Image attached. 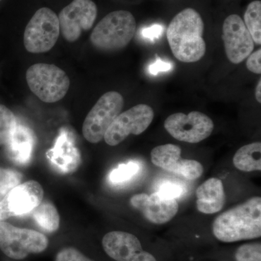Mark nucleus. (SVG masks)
Listing matches in <instances>:
<instances>
[{
    "instance_id": "1",
    "label": "nucleus",
    "mask_w": 261,
    "mask_h": 261,
    "mask_svg": "<svg viewBox=\"0 0 261 261\" xmlns=\"http://www.w3.org/2000/svg\"><path fill=\"white\" fill-rule=\"evenodd\" d=\"M205 24L200 13L186 8L175 15L168 25L166 37L173 56L183 63L200 61L206 53Z\"/></svg>"
},
{
    "instance_id": "2",
    "label": "nucleus",
    "mask_w": 261,
    "mask_h": 261,
    "mask_svg": "<svg viewBox=\"0 0 261 261\" xmlns=\"http://www.w3.org/2000/svg\"><path fill=\"white\" fill-rule=\"evenodd\" d=\"M212 228L214 236L223 243L260 238V197H251L220 214L213 223Z\"/></svg>"
},
{
    "instance_id": "3",
    "label": "nucleus",
    "mask_w": 261,
    "mask_h": 261,
    "mask_svg": "<svg viewBox=\"0 0 261 261\" xmlns=\"http://www.w3.org/2000/svg\"><path fill=\"white\" fill-rule=\"evenodd\" d=\"M137 23L126 10L111 12L97 24L90 36V42L98 50L111 53L128 45L135 37Z\"/></svg>"
},
{
    "instance_id": "4",
    "label": "nucleus",
    "mask_w": 261,
    "mask_h": 261,
    "mask_svg": "<svg viewBox=\"0 0 261 261\" xmlns=\"http://www.w3.org/2000/svg\"><path fill=\"white\" fill-rule=\"evenodd\" d=\"M25 79L30 90L46 103L61 100L70 88L69 77L64 70L53 64L32 65L27 70Z\"/></svg>"
},
{
    "instance_id": "5",
    "label": "nucleus",
    "mask_w": 261,
    "mask_h": 261,
    "mask_svg": "<svg viewBox=\"0 0 261 261\" xmlns=\"http://www.w3.org/2000/svg\"><path fill=\"white\" fill-rule=\"evenodd\" d=\"M123 106L124 99L119 92L111 91L103 94L84 120L82 134L85 140L92 144L104 140L106 132Z\"/></svg>"
},
{
    "instance_id": "6",
    "label": "nucleus",
    "mask_w": 261,
    "mask_h": 261,
    "mask_svg": "<svg viewBox=\"0 0 261 261\" xmlns=\"http://www.w3.org/2000/svg\"><path fill=\"white\" fill-rule=\"evenodd\" d=\"M48 245L49 240L42 233L0 221V249L10 258L22 260L29 254L40 253Z\"/></svg>"
},
{
    "instance_id": "7",
    "label": "nucleus",
    "mask_w": 261,
    "mask_h": 261,
    "mask_svg": "<svg viewBox=\"0 0 261 261\" xmlns=\"http://www.w3.org/2000/svg\"><path fill=\"white\" fill-rule=\"evenodd\" d=\"M58 16L48 8L34 13L25 29L23 43L25 49L34 54L44 53L54 47L60 37Z\"/></svg>"
},
{
    "instance_id": "8",
    "label": "nucleus",
    "mask_w": 261,
    "mask_h": 261,
    "mask_svg": "<svg viewBox=\"0 0 261 261\" xmlns=\"http://www.w3.org/2000/svg\"><path fill=\"white\" fill-rule=\"evenodd\" d=\"M164 127L173 138L196 144L206 140L212 134L214 122L204 113L192 111L189 114L174 113L166 118Z\"/></svg>"
},
{
    "instance_id": "9",
    "label": "nucleus",
    "mask_w": 261,
    "mask_h": 261,
    "mask_svg": "<svg viewBox=\"0 0 261 261\" xmlns=\"http://www.w3.org/2000/svg\"><path fill=\"white\" fill-rule=\"evenodd\" d=\"M154 119L153 109L146 104H139L120 113L105 135L108 145L121 144L130 135H140L145 132Z\"/></svg>"
},
{
    "instance_id": "10",
    "label": "nucleus",
    "mask_w": 261,
    "mask_h": 261,
    "mask_svg": "<svg viewBox=\"0 0 261 261\" xmlns=\"http://www.w3.org/2000/svg\"><path fill=\"white\" fill-rule=\"evenodd\" d=\"M97 15V5L92 0H73L61 10L60 31L65 41L75 42L82 33L90 30Z\"/></svg>"
},
{
    "instance_id": "11",
    "label": "nucleus",
    "mask_w": 261,
    "mask_h": 261,
    "mask_svg": "<svg viewBox=\"0 0 261 261\" xmlns=\"http://www.w3.org/2000/svg\"><path fill=\"white\" fill-rule=\"evenodd\" d=\"M222 39L228 60L233 64H239L247 59L255 48L251 34L238 15H230L225 19Z\"/></svg>"
},
{
    "instance_id": "12",
    "label": "nucleus",
    "mask_w": 261,
    "mask_h": 261,
    "mask_svg": "<svg viewBox=\"0 0 261 261\" xmlns=\"http://www.w3.org/2000/svg\"><path fill=\"white\" fill-rule=\"evenodd\" d=\"M181 149L173 144L159 145L151 151V161L154 166L169 172L181 175L188 180L202 176L203 166L195 160L181 159Z\"/></svg>"
},
{
    "instance_id": "13",
    "label": "nucleus",
    "mask_w": 261,
    "mask_h": 261,
    "mask_svg": "<svg viewBox=\"0 0 261 261\" xmlns=\"http://www.w3.org/2000/svg\"><path fill=\"white\" fill-rule=\"evenodd\" d=\"M102 245L108 256L116 261H157L143 250L140 240L130 233L111 231L105 235Z\"/></svg>"
},
{
    "instance_id": "14",
    "label": "nucleus",
    "mask_w": 261,
    "mask_h": 261,
    "mask_svg": "<svg viewBox=\"0 0 261 261\" xmlns=\"http://www.w3.org/2000/svg\"><path fill=\"white\" fill-rule=\"evenodd\" d=\"M130 204L140 211L147 221L154 224L169 222L178 211L177 200L164 197L159 192L150 195L137 194L130 198Z\"/></svg>"
},
{
    "instance_id": "15",
    "label": "nucleus",
    "mask_w": 261,
    "mask_h": 261,
    "mask_svg": "<svg viewBox=\"0 0 261 261\" xmlns=\"http://www.w3.org/2000/svg\"><path fill=\"white\" fill-rule=\"evenodd\" d=\"M44 197V190L39 182H24L10 190L3 199L10 216H20L34 211Z\"/></svg>"
},
{
    "instance_id": "16",
    "label": "nucleus",
    "mask_w": 261,
    "mask_h": 261,
    "mask_svg": "<svg viewBox=\"0 0 261 261\" xmlns=\"http://www.w3.org/2000/svg\"><path fill=\"white\" fill-rule=\"evenodd\" d=\"M197 207L204 214H214L222 210L226 202L224 187L220 178H211L196 191Z\"/></svg>"
},
{
    "instance_id": "17",
    "label": "nucleus",
    "mask_w": 261,
    "mask_h": 261,
    "mask_svg": "<svg viewBox=\"0 0 261 261\" xmlns=\"http://www.w3.org/2000/svg\"><path fill=\"white\" fill-rule=\"evenodd\" d=\"M47 158L63 173L74 172L80 166L81 154L79 149L68 140L66 133H61L53 149L47 153Z\"/></svg>"
},
{
    "instance_id": "18",
    "label": "nucleus",
    "mask_w": 261,
    "mask_h": 261,
    "mask_svg": "<svg viewBox=\"0 0 261 261\" xmlns=\"http://www.w3.org/2000/svg\"><path fill=\"white\" fill-rule=\"evenodd\" d=\"M34 145V134L27 127L16 126L13 137L8 145L10 155L19 163L28 162L32 155L33 146Z\"/></svg>"
},
{
    "instance_id": "19",
    "label": "nucleus",
    "mask_w": 261,
    "mask_h": 261,
    "mask_svg": "<svg viewBox=\"0 0 261 261\" xmlns=\"http://www.w3.org/2000/svg\"><path fill=\"white\" fill-rule=\"evenodd\" d=\"M233 164L235 168L244 172L260 171V142H253L239 149L233 155Z\"/></svg>"
},
{
    "instance_id": "20",
    "label": "nucleus",
    "mask_w": 261,
    "mask_h": 261,
    "mask_svg": "<svg viewBox=\"0 0 261 261\" xmlns=\"http://www.w3.org/2000/svg\"><path fill=\"white\" fill-rule=\"evenodd\" d=\"M33 211L34 221L44 231L55 232L59 228L60 215L51 202H42Z\"/></svg>"
},
{
    "instance_id": "21",
    "label": "nucleus",
    "mask_w": 261,
    "mask_h": 261,
    "mask_svg": "<svg viewBox=\"0 0 261 261\" xmlns=\"http://www.w3.org/2000/svg\"><path fill=\"white\" fill-rule=\"evenodd\" d=\"M244 23L251 34L254 44H261V2L255 0L252 2L245 10Z\"/></svg>"
},
{
    "instance_id": "22",
    "label": "nucleus",
    "mask_w": 261,
    "mask_h": 261,
    "mask_svg": "<svg viewBox=\"0 0 261 261\" xmlns=\"http://www.w3.org/2000/svg\"><path fill=\"white\" fill-rule=\"evenodd\" d=\"M16 126L15 115L9 108L0 104V146L10 142Z\"/></svg>"
},
{
    "instance_id": "23",
    "label": "nucleus",
    "mask_w": 261,
    "mask_h": 261,
    "mask_svg": "<svg viewBox=\"0 0 261 261\" xmlns=\"http://www.w3.org/2000/svg\"><path fill=\"white\" fill-rule=\"evenodd\" d=\"M139 169L140 166L137 162L130 161L127 163H122L110 173V180L115 184L128 181L137 174Z\"/></svg>"
},
{
    "instance_id": "24",
    "label": "nucleus",
    "mask_w": 261,
    "mask_h": 261,
    "mask_svg": "<svg viewBox=\"0 0 261 261\" xmlns=\"http://www.w3.org/2000/svg\"><path fill=\"white\" fill-rule=\"evenodd\" d=\"M22 175L17 171L0 168V193L8 194L20 185Z\"/></svg>"
},
{
    "instance_id": "25",
    "label": "nucleus",
    "mask_w": 261,
    "mask_h": 261,
    "mask_svg": "<svg viewBox=\"0 0 261 261\" xmlns=\"http://www.w3.org/2000/svg\"><path fill=\"white\" fill-rule=\"evenodd\" d=\"M237 261H261L260 243H249L241 245L236 252Z\"/></svg>"
},
{
    "instance_id": "26",
    "label": "nucleus",
    "mask_w": 261,
    "mask_h": 261,
    "mask_svg": "<svg viewBox=\"0 0 261 261\" xmlns=\"http://www.w3.org/2000/svg\"><path fill=\"white\" fill-rule=\"evenodd\" d=\"M159 192L164 197L176 200L184 195L185 189L177 183L168 181L163 182L159 187Z\"/></svg>"
},
{
    "instance_id": "27",
    "label": "nucleus",
    "mask_w": 261,
    "mask_h": 261,
    "mask_svg": "<svg viewBox=\"0 0 261 261\" xmlns=\"http://www.w3.org/2000/svg\"><path fill=\"white\" fill-rule=\"evenodd\" d=\"M56 261H94L73 247H67L58 252Z\"/></svg>"
},
{
    "instance_id": "28",
    "label": "nucleus",
    "mask_w": 261,
    "mask_h": 261,
    "mask_svg": "<svg viewBox=\"0 0 261 261\" xmlns=\"http://www.w3.org/2000/svg\"><path fill=\"white\" fill-rule=\"evenodd\" d=\"M261 49L252 53L247 57L246 66L247 69L255 74L261 73Z\"/></svg>"
},
{
    "instance_id": "29",
    "label": "nucleus",
    "mask_w": 261,
    "mask_h": 261,
    "mask_svg": "<svg viewBox=\"0 0 261 261\" xmlns=\"http://www.w3.org/2000/svg\"><path fill=\"white\" fill-rule=\"evenodd\" d=\"M171 65L169 63H164V62L161 61V60H158L156 63L150 65L149 71L152 74H156L159 71H166V70L171 69Z\"/></svg>"
},
{
    "instance_id": "30",
    "label": "nucleus",
    "mask_w": 261,
    "mask_h": 261,
    "mask_svg": "<svg viewBox=\"0 0 261 261\" xmlns=\"http://www.w3.org/2000/svg\"><path fill=\"white\" fill-rule=\"evenodd\" d=\"M162 32V27L155 25L149 29H146L143 31L144 37L153 39L154 38L159 37Z\"/></svg>"
},
{
    "instance_id": "31",
    "label": "nucleus",
    "mask_w": 261,
    "mask_h": 261,
    "mask_svg": "<svg viewBox=\"0 0 261 261\" xmlns=\"http://www.w3.org/2000/svg\"><path fill=\"white\" fill-rule=\"evenodd\" d=\"M10 217H11V216H10L4 202L2 200L0 202V221H3V220L8 219Z\"/></svg>"
},
{
    "instance_id": "32",
    "label": "nucleus",
    "mask_w": 261,
    "mask_h": 261,
    "mask_svg": "<svg viewBox=\"0 0 261 261\" xmlns=\"http://www.w3.org/2000/svg\"><path fill=\"white\" fill-rule=\"evenodd\" d=\"M255 98L257 102L261 103V80H259L255 89Z\"/></svg>"
},
{
    "instance_id": "33",
    "label": "nucleus",
    "mask_w": 261,
    "mask_h": 261,
    "mask_svg": "<svg viewBox=\"0 0 261 261\" xmlns=\"http://www.w3.org/2000/svg\"><path fill=\"white\" fill-rule=\"evenodd\" d=\"M2 1H3V0H0V2H2Z\"/></svg>"
}]
</instances>
